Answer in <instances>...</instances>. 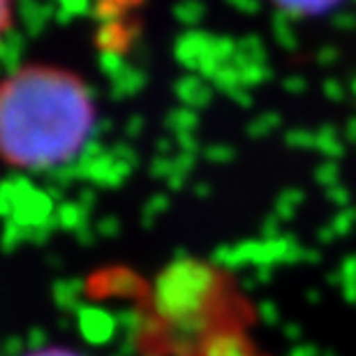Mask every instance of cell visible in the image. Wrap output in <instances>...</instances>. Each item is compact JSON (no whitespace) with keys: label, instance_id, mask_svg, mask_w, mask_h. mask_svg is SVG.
<instances>
[{"label":"cell","instance_id":"obj_2","mask_svg":"<svg viewBox=\"0 0 356 356\" xmlns=\"http://www.w3.org/2000/svg\"><path fill=\"white\" fill-rule=\"evenodd\" d=\"M273 3L296 14H319V12L331 10L340 0H273Z\"/></svg>","mask_w":356,"mask_h":356},{"label":"cell","instance_id":"obj_3","mask_svg":"<svg viewBox=\"0 0 356 356\" xmlns=\"http://www.w3.org/2000/svg\"><path fill=\"white\" fill-rule=\"evenodd\" d=\"M12 24V7L10 0H0V42H3L7 28Z\"/></svg>","mask_w":356,"mask_h":356},{"label":"cell","instance_id":"obj_4","mask_svg":"<svg viewBox=\"0 0 356 356\" xmlns=\"http://www.w3.org/2000/svg\"><path fill=\"white\" fill-rule=\"evenodd\" d=\"M28 356H79V354L72 350H63V347H51V350H38Z\"/></svg>","mask_w":356,"mask_h":356},{"label":"cell","instance_id":"obj_1","mask_svg":"<svg viewBox=\"0 0 356 356\" xmlns=\"http://www.w3.org/2000/svg\"><path fill=\"white\" fill-rule=\"evenodd\" d=\"M95 109L79 76L26 67L0 83V158L21 169H47L81 151Z\"/></svg>","mask_w":356,"mask_h":356}]
</instances>
